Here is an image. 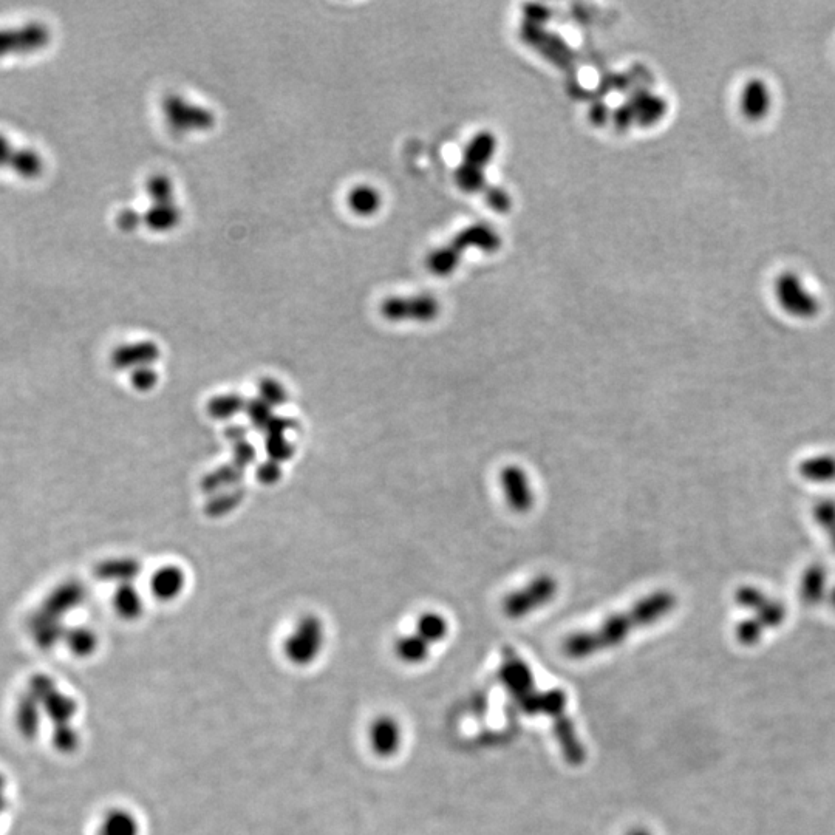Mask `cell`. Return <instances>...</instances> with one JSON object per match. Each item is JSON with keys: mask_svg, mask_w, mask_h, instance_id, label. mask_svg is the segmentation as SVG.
I'll list each match as a JSON object with an SVG mask.
<instances>
[{"mask_svg": "<svg viewBox=\"0 0 835 835\" xmlns=\"http://www.w3.org/2000/svg\"><path fill=\"white\" fill-rule=\"evenodd\" d=\"M829 577L825 566L811 565L800 580V596L808 605H817L828 599Z\"/></svg>", "mask_w": 835, "mask_h": 835, "instance_id": "cell-20", "label": "cell"}, {"mask_svg": "<svg viewBox=\"0 0 835 835\" xmlns=\"http://www.w3.org/2000/svg\"><path fill=\"white\" fill-rule=\"evenodd\" d=\"M64 639L76 658H89L95 653L99 644L95 631L86 627L72 628L65 633Z\"/></svg>", "mask_w": 835, "mask_h": 835, "instance_id": "cell-28", "label": "cell"}, {"mask_svg": "<svg viewBox=\"0 0 835 835\" xmlns=\"http://www.w3.org/2000/svg\"><path fill=\"white\" fill-rule=\"evenodd\" d=\"M186 587V576L181 568L175 565L161 566L150 577V591L155 599L161 602H172L181 596Z\"/></svg>", "mask_w": 835, "mask_h": 835, "instance_id": "cell-17", "label": "cell"}, {"mask_svg": "<svg viewBox=\"0 0 835 835\" xmlns=\"http://www.w3.org/2000/svg\"><path fill=\"white\" fill-rule=\"evenodd\" d=\"M164 124L177 137H192L211 132L217 126V115L205 104L181 93H169L161 101Z\"/></svg>", "mask_w": 835, "mask_h": 835, "instance_id": "cell-4", "label": "cell"}, {"mask_svg": "<svg viewBox=\"0 0 835 835\" xmlns=\"http://www.w3.org/2000/svg\"><path fill=\"white\" fill-rule=\"evenodd\" d=\"M245 412L246 415H248L251 424L259 430H265L274 418L273 407L268 406V404L260 398L248 401V403H246Z\"/></svg>", "mask_w": 835, "mask_h": 835, "instance_id": "cell-32", "label": "cell"}, {"mask_svg": "<svg viewBox=\"0 0 835 835\" xmlns=\"http://www.w3.org/2000/svg\"><path fill=\"white\" fill-rule=\"evenodd\" d=\"M738 109L747 121L766 120L774 109V92L764 79H750L744 84L738 99Z\"/></svg>", "mask_w": 835, "mask_h": 835, "instance_id": "cell-11", "label": "cell"}, {"mask_svg": "<svg viewBox=\"0 0 835 835\" xmlns=\"http://www.w3.org/2000/svg\"><path fill=\"white\" fill-rule=\"evenodd\" d=\"M495 150H497V138L489 130L478 132L467 143L463 152V161L455 171V181L461 191L467 194H477V192L484 194L491 188L492 185L486 178L484 169L494 158Z\"/></svg>", "mask_w": 835, "mask_h": 835, "instance_id": "cell-5", "label": "cell"}, {"mask_svg": "<svg viewBox=\"0 0 835 835\" xmlns=\"http://www.w3.org/2000/svg\"><path fill=\"white\" fill-rule=\"evenodd\" d=\"M147 206L141 211L143 228L154 234H169L180 228L185 219V209L178 197L174 178L167 174H154L146 181Z\"/></svg>", "mask_w": 835, "mask_h": 835, "instance_id": "cell-3", "label": "cell"}, {"mask_svg": "<svg viewBox=\"0 0 835 835\" xmlns=\"http://www.w3.org/2000/svg\"><path fill=\"white\" fill-rule=\"evenodd\" d=\"M243 471H245V469L237 466V464L220 467L217 471L211 472V474L206 475V477L203 478V491L208 492V494H215V492L223 491V489L228 488V486H232V484H236L237 481L242 480Z\"/></svg>", "mask_w": 835, "mask_h": 835, "instance_id": "cell-30", "label": "cell"}, {"mask_svg": "<svg viewBox=\"0 0 835 835\" xmlns=\"http://www.w3.org/2000/svg\"><path fill=\"white\" fill-rule=\"evenodd\" d=\"M559 588V580L551 574L532 577L526 585L503 599V613L515 621L531 616L551 604L559 594Z\"/></svg>", "mask_w": 835, "mask_h": 835, "instance_id": "cell-6", "label": "cell"}, {"mask_svg": "<svg viewBox=\"0 0 835 835\" xmlns=\"http://www.w3.org/2000/svg\"><path fill=\"white\" fill-rule=\"evenodd\" d=\"M0 166L13 167L25 177H35L44 169V161L35 150L16 147L0 133Z\"/></svg>", "mask_w": 835, "mask_h": 835, "instance_id": "cell-16", "label": "cell"}, {"mask_svg": "<svg viewBox=\"0 0 835 835\" xmlns=\"http://www.w3.org/2000/svg\"><path fill=\"white\" fill-rule=\"evenodd\" d=\"M430 648L432 645L416 633L399 638L395 644V653L404 664L416 665L429 658Z\"/></svg>", "mask_w": 835, "mask_h": 835, "instance_id": "cell-25", "label": "cell"}, {"mask_svg": "<svg viewBox=\"0 0 835 835\" xmlns=\"http://www.w3.org/2000/svg\"><path fill=\"white\" fill-rule=\"evenodd\" d=\"M116 225H118V228L123 229V231H137L138 228L143 226L141 211L132 208L121 209L118 212V217H116Z\"/></svg>", "mask_w": 835, "mask_h": 835, "instance_id": "cell-40", "label": "cell"}, {"mask_svg": "<svg viewBox=\"0 0 835 835\" xmlns=\"http://www.w3.org/2000/svg\"><path fill=\"white\" fill-rule=\"evenodd\" d=\"M246 399L237 393L215 396L209 401L208 413L214 420H231L240 412H245Z\"/></svg>", "mask_w": 835, "mask_h": 835, "instance_id": "cell-29", "label": "cell"}, {"mask_svg": "<svg viewBox=\"0 0 835 835\" xmlns=\"http://www.w3.org/2000/svg\"><path fill=\"white\" fill-rule=\"evenodd\" d=\"M627 835H653V834H651V832H648L647 829H644V828H634V829H631V831L628 832Z\"/></svg>", "mask_w": 835, "mask_h": 835, "instance_id": "cell-45", "label": "cell"}, {"mask_svg": "<svg viewBox=\"0 0 835 835\" xmlns=\"http://www.w3.org/2000/svg\"><path fill=\"white\" fill-rule=\"evenodd\" d=\"M256 458V449L248 441H240L234 446V464L245 469Z\"/></svg>", "mask_w": 835, "mask_h": 835, "instance_id": "cell-42", "label": "cell"}, {"mask_svg": "<svg viewBox=\"0 0 835 835\" xmlns=\"http://www.w3.org/2000/svg\"><path fill=\"white\" fill-rule=\"evenodd\" d=\"M243 494L240 491H231L229 494L214 495L206 506V512L212 517L228 514L232 509L237 508L242 501Z\"/></svg>", "mask_w": 835, "mask_h": 835, "instance_id": "cell-35", "label": "cell"}, {"mask_svg": "<svg viewBox=\"0 0 835 835\" xmlns=\"http://www.w3.org/2000/svg\"><path fill=\"white\" fill-rule=\"evenodd\" d=\"M767 597L769 596L763 590H760V588L754 587V585H744V587H741L737 591L735 600H737V604L741 608H744V610L754 611L755 608L763 604Z\"/></svg>", "mask_w": 835, "mask_h": 835, "instance_id": "cell-38", "label": "cell"}, {"mask_svg": "<svg viewBox=\"0 0 835 835\" xmlns=\"http://www.w3.org/2000/svg\"><path fill=\"white\" fill-rule=\"evenodd\" d=\"M678 607V596L670 590H656L631 605L627 611L607 617L602 624L591 630L571 634L563 641L562 650L566 658L574 661L593 658L597 653L617 648L624 644L631 634L641 628L651 627L664 621Z\"/></svg>", "mask_w": 835, "mask_h": 835, "instance_id": "cell-1", "label": "cell"}, {"mask_svg": "<svg viewBox=\"0 0 835 835\" xmlns=\"http://www.w3.org/2000/svg\"><path fill=\"white\" fill-rule=\"evenodd\" d=\"M829 542H831L832 549L835 551V528L828 534Z\"/></svg>", "mask_w": 835, "mask_h": 835, "instance_id": "cell-47", "label": "cell"}, {"mask_svg": "<svg viewBox=\"0 0 835 835\" xmlns=\"http://www.w3.org/2000/svg\"><path fill=\"white\" fill-rule=\"evenodd\" d=\"M345 202H347L348 209L352 214L358 215L362 219H370L381 211L382 205H384V197L375 186L362 183V185L353 186L347 192Z\"/></svg>", "mask_w": 835, "mask_h": 835, "instance_id": "cell-19", "label": "cell"}, {"mask_svg": "<svg viewBox=\"0 0 835 835\" xmlns=\"http://www.w3.org/2000/svg\"><path fill=\"white\" fill-rule=\"evenodd\" d=\"M484 200L498 214H505L512 208V200L508 192L498 186L492 185L488 191L484 192Z\"/></svg>", "mask_w": 835, "mask_h": 835, "instance_id": "cell-39", "label": "cell"}, {"mask_svg": "<svg viewBox=\"0 0 835 835\" xmlns=\"http://www.w3.org/2000/svg\"><path fill=\"white\" fill-rule=\"evenodd\" d=\"M775 299L784 313L801 321L814 319L822 308L820 299L808 287L806 280L792 271L781 274L775 280Z\"/></svg>", "mask_w": 835, "mask_h": 835, "instance_id": "cell-8", "label": "cell"}, {"mask_svg": "<svg viewBox=\"0 0 835 835\" xmlns=\"http://www.w3.org/2000/svg\"><path fill=\"white\" fill-rule=\"evenodd\" d=\"M8 781L5 775L0 772V815L7 812L8 797H7Z\"/></svg>", "mask_w": 835, "mask_h": 835, "instance_id": "cell-44", "label": "cell"}, {"mask_svg": "<svg viewBox=\"0 0 835 835\" xmlns=\"http://www.w3.org/2000/svg\"><path fill=\"white\" fill-rule=\"evenodd\" d=\"M501 245H503V240L491 225L475 223V225L461 229L447 245L432 251L426 259L427 270L433 276H450L457 270L461 257L469 249H478L483 253L492 254L497 253Z\"/></svg>", "mask_w": 835, "mask_h": 835, "instance_id": "cell-2", "label": "cell"}, {"mask_svg": "<svg viewBox=\"0 0 835 835\" xmlns=\"http://www.w3.org/2000/svg\"><path fill=\"white\" fill-rule=\"evenodd\" d=\"M259 398L263 399L268 406H283L288 401L287 389L277 382L276 379L265 378L259 384Z\"/></svg>", "mask_w": 835, "mask_h": 835, "instance_id": "cell-31", "label": "cell"}, {"mask_svg": "<svg viewBox=\"0 0 835 835\" xmlns=\"http://www.w3.org/2000/svg\"><path fill=\"white\" fill-rule=\"evenodd\" d=\"M161 350L155 342L138 341L120 345L112 353V364L116 370H133L154 365L160 359Z\"/></svg>", "mask_w": 835, "mask_h": 835, "instance_id": "cell-14", "label": "cell"}, {"mask_svg": "<svg viewBox=\"0 0 835 835\" xmlns=\"http://www.w3.org/2000/svg\"><path fill=\"white\" fill-rule=\"evenodd\" d=\"M158 381H160V376H158L157 370L154 369V365L141 367V369L130 372V384L138 392L146 393L154 390L157 387Z\"/></svg>", "mask_w": 835, "mask_h": 835, "instance_id": "cell-37", "label": "cell"}, {"mask_svg": "<svg viewBox=\"0 0 835 835\" xmlns=\"http://www.w3.org/2000/svg\"><path fill=\"white\" fill-rule=\"evenodd\" d=\"M113 608L124 621H137L144 611L143 599L132 583H124L116 590Z\"/></svg>", "mask_w": 835, "mask_h": 835, "instance_id": "cell-24", "label": "cell"}, {"mask_svg": "<svg viewBox=\"0 0 835 835\" xmlns=\"http://www.w3.org/2000/svg\"><path fill=\"white\" fill-rule=\"evenodd\" d=\"M140 563L135 559H113L101 563L98 568V576L103 580H113V582L132 583L133 579L140 574Z\"/></svg>", "mask_w": 835, "mask_h": 835, "instance_id": "cell-26", "label": "cell"}, {"mask_svg": "<svg viewBox=\"0 0 835 835\" xmlns=\"http://www.w3.org/2000/svg\"><path fill=\"white\" fill-rule=\"evenodd\" d=\"M96 835H140V823L127 809H110L99 820Z\"/></svg>", "mask_w": 835, "mask_h": 835, "instance_id": "cell-22", "label": "cell"}, {"mask_svg": "<svg viewBox=\"0 0 835 835\" xmlns=\"http://www.w3.org/2000/svg\"><path fill=\"white\" fill-rule=\"evenodd\" d=\"M667 112V103L661 96L653 93L639 92L636 98H631L627 106L617 110L616 123L619 126H628L631 121H638L641 124H653L661 120Z\"/></svg>", "mask_w": 835, "mask_h": 835, "instance_id": "cell-13", "label": "cell"}, {"mask_svg": "<svg viewBox=\"0 0 835 835\" xmlns=\"http://www.w3.org/2000/svg\"><path fill=\"white\" fill-rule=\"evenodd\" d=\"M42 707L36 698L25 692L14 709V724L22 737L35 740L39 735L42 723Z\"/></svg>", "mask_w": 835, "mask_h": 835, "instance_id": "cell-18", "label": "cell"}, {"mask_svg": "<svg viewBox=\"0 0 835 835\" xmlns=\"http://www.w3.org/2000/svg\"><path fill=\"white\" fill-rule=\"evenodd\" d=\"M812 519L826 534L835 528V498H822L812 509Z\"/></svg>", "mask_w": 835, "mask_h": 835, "instance_id": "cell-34", "label": "cell"}, {"mask_svg": "<svg viewBox=\"0 0 835 835\" xmlns=\"http://www.w3.org/2000/svg\"><path fill=\"white\" fill-rule=\"evenodd\" d=\"M52 741L53 746L61 754H72L79 747V733L76 732L72 724L70 726L56 727V729H53Z\"/></svg>", "mask_w": 835, "mask_h": 835, "instance_id": "cell-36", "label": "cell"}, {"mask_svg": "<svg viewBox=\"0 0 835 835\" xmlns=\"http://www.w3.org/2000/svg\"><path fill=\"white\" fill-rule=\"evenodd\" d=\"M257 478H259L260 483L266 484V486L276 484L282 478V466L277 461H265L257 469Z\"/></svg>", "mask_w": 835, "mask_h": 835, "instance_id": "cell-41", "label": "cell"}, {"mask_svg": "<svg viewBox=\"0 0 835 835\" xmlns=\"http://www.w3.org/2000/svg\"><path fill=\"white\" fill-rule=\"evenodd\" d=\"M801 477L815 484L835 481V455L815 454L801 461L798 466Z\"/></svg>", "mask_w": 835, "mask_h": 835, "instance_id": "cell-23", "label": "cell"}, {"mask_svg": "<svg viewBox=\"0 0 835 835\" xmlns=\"http://www.w3.org/2000/svg\"><path fill=\"white\" fill-rule=\"evenodd\" d=\"M369 740L376 757L390 758L401 749L403 732L393 716L382 715L370 726Z\"/></svg>", "mask_w": 835, "mask_h": 835, "instance_id": "cell-15", "label": "cell"}, {"mask_svg": "<svg viewBox=\"0 0 835 835\" xmlns=\"http://www.w3.org/2000/svg\"><path fill=\"white\" fill-rule=\"evenodd\" d=\"M828 600L829 604H831L832 608L835 610V585L834 587L829 588Z\"/></svg>", "mask_w": 835, "mask_h": 835, "instance_id": "cell-46", "label": "cell"}, {"mask_svg": "<svg viewBox=\"0 0 835 835\" xmlns=\"http://www.w3.org/2000/svg\"><path fill=\"white\" fill-rule=\"evenodd\" d=\"M266 452L270 460L282 464L294 455V446L287 435H268L266 437Z\"/></svg>", "mask_w": 835, "mask_h": 835, "instance_id": "cell-33", "label": "cell"}, {"mask_svg": "<svg viewBox=\"0 0 835 835\" xmlns=\"http://www.w3.org/2000/svg\"><path fill=\"white\" fill-rule=\"evenodd\" d=\"M381 314L386 321L418 322L429 324L441 314V304L432 294H412V296H392L381 304Z\"/></svg>", "mask_w": 835, "mask_h": 835, "instance_id": "cell-9", "label": "cell"}, {"mask_svg": "<svg viewBox=\"0 0 835 835\" xmlns=\"http://www.w3.org/2000/svg\"><path fill=\"white\" fill-rule=\"evenodd\" d=\"M501 489L509 509L515 514H528L536 505L531 477L519 464H508L500 472Z\"/></svg>", "mask_w": 835, "mask_h": 835, "instance_id": "cell-10", "label": "cell"}, {"mask_svg": "<svg viewBox=\"0 0 835 835\" xmlns=\"http://www.w3.org/2000/svg\"><path fill=\"white\" fill-rule=\"evenodd\" d=\"M416 633L420 634L421 638L426 639L430 645L438 644L444 641L449 634V622L443 614L429 611V613L421 614L416 624Z\"/></svg>", "mask_w": 835, "mask_h": 835, "instance_id": "cell-27", "label": "cell"}, {"mask_svg": "<svg viewBox=\"0 0 835 835\" xmlns=\"http://www.w3.org/2000/svg\"><path fill=\"white\" fill-rule=\"evenodd\" d=\"M554 735L557 743L562 749L563 757L570 764H582L585 761V749L577 737L576 727L568 720V716H562L554 721Z\"/></svg>", "mask_w": 835, "mask_h": 835, "instance_id": "cell-21", "label": "cell"}, {"mask_svg": "<svg viewBox=\"0 0 835 835\" xmlns=\"http://www.w3.org/2000/svg\"><path fill=\"white\" fill-rule=\"evenodd\" d=\"M294 427H296V423L290 420V418H277V416H274L273 421L268 424L265 432L268 435H287V432L293 430Z\"/></svg>", "mask_w": 835, "mask_h": 835, "instance_id": "cell-43", "label": "cell"}, {"mask_svg": "<svg viewBox=\"0 0 835 835\" xmlns=\"http://www.w3.org/2000/svg\"><path fill=\"white\" fill-rule=\"evenodd\" d=\"M50 41V30L39 22L22 27L0 28V55L30 52Z\"/></svg>", "mask_w": 835, "mask_h": 835, "instance_id": "cell-12", "label": "cell"}, {"mask_svg": "<svg viewBox=\"0 0 835 835\" xmlns=\"http://www.w3.org/2000/svg\"><path fill=\"white\" fill-rule=\"evenodd\" d=\"M325 630L319 617L314 614L300 617L296 627L283 642V653L291 664L297 667L313 664L324 648Z\"/></svg>", "mask_w": 835, "mask_h": 835, "instance_id": "cell-7", "label": "cell"}]
</instances>
